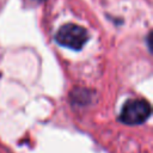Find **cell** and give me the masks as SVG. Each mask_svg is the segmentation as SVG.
Returning a JSON list of instances; mask_svg holds the SVG:
<instances>
[{"instance_id":"3","label":"cell","mask_w":153,"mask_h":153,"mask_svg":"<svg viewBox=\"0 0 153 153\" xmlns=\"http://www.w3.org/2000/svg\"><path fill=\"white\" fill-rule=\"evenodd\" d=\"M91 96H88L87 93V90H84V88H75L74 92L72 93V99L74 100V103L76 104H81V99H82V104H87L88 99H90Z\"/></svg>"},{"instance_id":"2","label":"cell","mask_w":153,"mask_h":153,"mask_svg":"<svg viewBox=\"0 0 153 153\" xmlns=\"http://www.w3.org/2000/svg\"><path fill=\"white\" fill-rule=\"evenodd\" d=\"M151 115V105L146 99H130L124 103L120 120L124 124L136 126L143 123Z\"/></svg>"},{"instance_id":"1","label":"cell","mask_w":153,"mask_h":153,"mask_svg":"<svg viewBox=\"0 0 153 153\" xmlns=\"http://www.w3.org/2000/svg\"><path fill=\"white\" fill-rule=\"evenodd\" d=\"M55 39L62 47L73 50H80L87 42L88 33L87 30L80 25L65 24L57 30L55 35Z\"/></svg>"},{"instance_id":"4","label":"cell","mask_w":153,"mask_h":153,"mask_svg":"<svg viewBox=\"0 0 153 153\" xmlns=\"http://www.w3.org/2000/svg\"><path fill=\"white\" fill-rule=\"evenodd\" d=\"M36 1H42V0H36Z\"/></svg>"}]
</instances>
